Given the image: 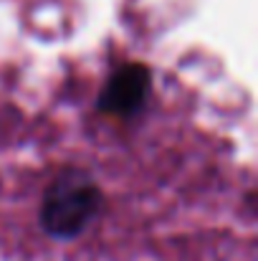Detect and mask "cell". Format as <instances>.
I'll return each mask as SVG.
<instances>
[{"label":"cell","mask_w":258,"mask_h":261,"mask_svg":"<svg viewBox=\"0 0 258 261\" xmlns=\"http://www.w3.org/2000/svg\"><path fill=\"white\" fill-rule=\"evenodd\" d=\"M104 193L96 177L76 165L61 168L43 190L38 223L53 241H74L99 218Z\"/></svg>","instance_id":"obj_1"},{"label":"cell","mask_w":258,"mask_h":261,"mask_svg":"<svg viewBox=\"0 0 258 261\" xmlns=\"http://www.w3.org/2000/svg\"><path fill=\"white\" fill-rule=\"evenodd\" d=\"M152 94V69L142 61H129L114 69L99 91L96 109L104 117L132 119L137 117Z\"/></svg>","instance_id":"obj_2"}]
</instances>
